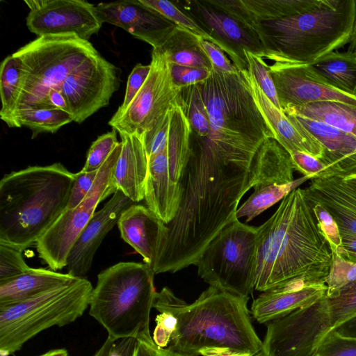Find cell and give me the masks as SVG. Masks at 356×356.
<instances>
[{
    "mask_svg": "<svg viewBox=\"0 0 356 356\" xmlns=\"http://www.w3.org/2000/svg\"><path fill=\"white\" fill-rule=\"evenodd\" d=\"M260 174L258 151L221 152L190 142L181 202L166 225L167 237L154 274L195 265L211 240L236 217L241 199L257 184Z\"/></svg>",
    "mask_w": 356,
    "mask_h": 356,
    "instance_id": "obj_1",
    "label": "cell"
},
{
    "mask_svg": "<svg viewBox=\"0 0 356 356\" xmlns=\"http://www.w3.org/2000/svg\"><path fill=\"white\" fill-rule=\"evenodd\" d=\"M257 229L255 290L264 292L292 281L325 284L333 252L305 188L284 197Z\"/></svg>",
    "mask_w": 356,
    "mask_h": 356,
    "instance_id": "obj_2",
    "label": "cell"
},
{
    "mask_svg": "<svg viewBox=\"0 0 356 356\" xmlns=\"http://www.w3.org/2000/svg\"><path fill=\"white\" fill-rule=\"evenodd\" d=\"M249 297L209 286L188 304L168 288L156 292L153 307L177 319V328L167 348L188 356L204 347L223 346L259 355L263 342L257 336L248 308Z\"/></svg>",
    "mask_w": 356,
    "mask_h": 356,
    "instance_id": "obj_3",
    "label": "cell"
},
{
    "mask_svg": "<svg viewBox=\"0 0 356 356\" xmlns=\"http://www.w3.org/2000/svg\"><path fill=\"white\" fill-rule=\"evenodd\" d=\"M75 177L60 163L5 175L0 181V242L23 250L36 243L67 209Z\"/></svg>",
    "mask_w": 356,
    "mask_h": 356,
    "instance_id": "obj_4",
    "label": "cell"
},
{
    "mask_svg": "<svg viewBox=\"0 0 356 356\" xmlns=\"http://www.w3.org/2000/svg\"><path fill=\"white\" fill-rule=\"evenodd\" d=\"M355 0H319L291 17L246 25L259 39L264 58L309 65L350 42Z\"/></svg>",
    "mask_w": 356,
    "mask_h": 356,
    "instance_id": "obj_5",
    "label": "cell"
},
{
    "mask_svg": "<svg viewBox=\"0 0 356 356\" xmlns=\"http://www.w3.org/2000/svg\"><path fill=\"white\" fill-rule=\"evenodd\" d=\"M154 273L145 264L119 262L102 271L89 301V314L113 339L152 338L149 315Z\"/></svg>",
    "mask_w": 356,
    "mask_h": 356,
    "instance_id": "obj_6",
    "label": "cell"
},
{
    "mask_svg": "<svg viewBox=\"0 0 356 356\" xmlns=\"http://www.w3.org/2000/svg\"><path fill=\"white\" fill-rule=\"evenodd\" d=\"M93 288L85 277H77L35 297L0 307V352L8 355L43 330L62 327L81 317Z\"/></svg>",
    "mask_w": 356,
    "mask_h": 356,
    "instance_id": "obj_7",
    "label": "cell"
},
{
    "mask_svg": "<svg viewBox=\"0 0 356 356\" xmlns=\"http://www.w3.org/2000/svg\"><path fill=\"white\" fill-rule=\"evenodd\" d=\"M97 54L88 40L74 34L38 37L19 49L13 54L22 64L24 79L16 113L26 108H49V92L60 89L72 71Z\"/></svg>",
    "mask_w": 356,
    "mask_h": 356,
    "instance_id": "obj_8",
    "label": "cell"
},
{
    "mask_svg": "<svg viewBox=\"0 0 356 356\" xmlns=\"http://www.w3.org/2000/svg\"><path fill=\"white\" fill-rule=\"evenodd\" d=\"M257 236V227L233 218L200 254L198 275L209 286L249 297L254 289Z\"/></svg>",
    "mask_w": 356,
    "mask_h": 356,
    "instance_id": "obj_9",
    "label": "cell"
},
{
    "mask_svg": "<svg viewBox=\"0 0 356 356\" xmlns=\"http://www.w3.org/2000/svg\"><path fill=\"white\" fill-rule=\"evenodd\" d=\"M191 128L177 99L171 108L168 144L148 158L146 207L168 225L175 218L181 199V179L190 154Z\"/></svg>",
    "mask_w": 356,
    "mask_h": 356,
    "instance_id": "obj_10",
    "label": "cell"
},
{
    "mask_svg": "<svg viewBox=\"0 0 356 356\" xmlns=\"http://www.w3.org/2000/svg\"><path fill=\"white\" fill-rule=\"evenodd\" d=\"M121 147L120 142L99 168L94 184L83 201L74 209H65L36 242L38 257L50 269L56 271L67 266L72 246L94 216L99 203L117 191L113 172Z\"/></svg>",
    "mask_w": 356,
    "mask_h": 356,
    "instance_id": "obj_11",
    "label": "cell"
},
{
    "mask_svg": "<svg viewBox=\"0 0 356 356\" xmlns=\"http://www.w3.org/2000/svg\"><path fill=\"white\" fill-rule=\"evenodd\" d=\"M149 64V74L139 92L123 112H115L108 122L118 133L140 137L177 100L181 88L174 83L170 63L159 47L153 48Z\"/></svg>",
    "mask_w": 356,
    "mask_h": 356,
    "instance_id": "obj_12",
    "label": "cell"
},
{
    "mask_svg": "<svg viewBox=\"0 0 356 356\" xmlns=\"http://www.w3.org/2000/svg\"><path fill=\"white\" fill-rule=\"evenodd\" d=\"M120 72L99 54L88 58L71 72L60 90L74 122H83L109 104L120 87Z\"/></svg>",
    "mask_w": 356,
    "mask_h": 356,
    "instance_id": "obj_13",
    "label": "cell"
},
{
    "mask_svg": "<svg viewBox=\"0 0 356 356\" xmlns=\"http://www.w3.org/2000/svg\"><path fill=\"white\" fill-rule=\"evenodd\" d=\"M179 6L210 35L238 70L248 69L244 51L264 58L265 51L257 37L237 19L207 1H184Z\"/></svg>",
    "mask_w": 356,
    "mask_h": 356,
    "instance_id": "obj_14",
    "label": "cell"
},
{
    "mask_svg": "<svg viewBox=\"0 0 356 356\" xmlns=\"http://www.w3.org/2000/svg\"><path fill=\"white\" fill-rule=\"evenodd\" d=\"M26 17L29 30L38 37L47 35L74 34L88 40L100 30L102 23L95 6L83 0H28Z\"/></svg>",
    "mask_w": 356,
    "mask_h": 356,
    "instance_id": "obj_15",
    "label": "cell"
},
{
    "mask_svg": "<svg viewBox=\"0 0 356 356\" xmlns=\"http://www.w3.org/2000/svg\"><path fill=\"white\" fill-rule=\"evenodd\" d=\"M268 68L282 110L319 102H338L356 106V97L328 86L309 65L273 61Z\"/></svg>",
    "mask_w": 356,
    "mask_h": 356,
    "instance_id": "obj_16",
    "label": "cell"
},
{
    "mask_svg": "<svg viewBox=\"0 0 356 356\" xmlns=\"http://www.w3.org/2000/svg\"><path fill=\"white\" fill-rule=\"evenodd\" d=\"M134 204L122 191H116L103 207L95 213L69 253L66 266L69 274L76 277L86 275L104 238L118 224L122 213Z\"/></svg>",
    "mask_w": 356,
    "mask_h": 356,
    "instance_id": "obj_17",
    "label": "cell"
},
{
    "mask_svg": "<svg viewBox=\"0 0 356 356\" xmlns=\"http://www.w3.org/2000/svg\"><path fill=\"white\" fill-rule=\"evenodd\" d=\"M95 12L102 23L119 26L153 48L159 47L176 26L143 6L138 0L100 3L95 6Z\"/></svg>",
    "mask_w": 356,
    "mask_h": 356,
    "instance_id": "obj_18",
    "label": "cell"
},
{
    "mask_svg": "<svg viewBox=\"0 0 356 356\" xmlns=\"http://www.w3.org/2000/svg\"><path fill=\"white\" fill-rule=\"evenodd\" d=\"M117 225L121 238L154 273L167 237L166 224L146 206L134 204L122 213Z\"/></svg>",
    "mask_w": 356,
    "mask_h": 356,
    "instance_id": "obj_19",
    "label": "cell"
},
{
    "mask_svg": "<svg viewBox=\"0 0 356 356\" xmlns=\"http://www.w3.org/2000/svg\"><path fill=\"white\" fill-rule=\"evenodd\" d=\"M243 74L257 106L272 128L275 139L289 152H301L322 160V145L301 125L277 108L262 91L252 74L248 70Z\"/></svg>",
    "mask_w": 356,
    "mask_h": 356,
    "instance_id": "obj_20",
    "label": "cell"
},
{
    "mask_svg": "<svg viewBox=\"0 0 356 356\" xmlns=\"http://www.w3.org/2000/svg\"><path fill=\"white\" fill-rule=\"evenodd\" d=\"M305 191L332 216L341 239L356 237V188L339 176H323L311 179Z\"/></svg>",
    "mask_w": 356,
    "mask_h": 356,
    "instance_id": "obj_21",
    "label": "cell"
},
{
    "mask_svg": "<svg viewBox=\"0 0 356 356\" xmlns=\"http://www.w3.org/2000/svg\"><path fill=\"white\" fill-rule=\"evenodd\" d=\"M284 113L301 125L323 147L324 154L321 161L325 166V170L316 177H342L356 170L355 136L321 122Z\"/></svg>",
    "mask_w": 356,
    "mask_h": 356,
    "instance_id": "obj_22",
    "label": "cell"
},
{
    "mask_svg": "<svg viewBox=\"0 0 356 356\" xmlns=\"http://www.w3.org/2000/svg\"><path fill=\"white\" fill-rule=\"evenodd\" d=\"M119 134L122 147L113 169V181L117 191L137 203L145 198L148 158L140 137Z\"/></svg>",
    "mask_w": 356,
    "mask_h": 356,
    "instance_id": "obj_23",
    "label": "cell"
},
{
    "mask_svg": "<svg viewBox=\"0 0 356 356\" xmlns=\"http://www.w3.org/2000/svg\"><path fill=\"white\" fill-rule=\"evenodd\" d=\"M245 26L250 23L280 19L305 13L319 0H207Z\"/></svg>",
    "mask_w": 356,
    "mask_h": 356,
    "instance_id": "obj_24",
    "label": "cell"
},
{
    "mask_svg": "<svg viewBox=\"0 0 356 356\" xmlns=\"http://www.w3.org/2000/svg\"><path fill=\"white\" fill-rule=\"evenodd\" d=\"M326 291L325 284L293 290L278 286L264 291L256 298L252 304L250 313L259 323L266 324L315 303Z\"/></svg>",
    "mask_w": 356,
    "mask_h": 356,
    "instance_id": "obj_25",
    "label": "cell"
},
{
    "mask_svg": "<svg viewBox=\"0 0 356 356\" xmlns=\"http://www.w3.org/2000/svg\"><path fill=\"white\" fill-rule=\"evenodd\" d=\"M76 278L68 273L31 268L17 277L0 282V307L31 298Z\"/></svg>",
    "mask_w": 356,
    "mask_h": 356,
    "instance_id": "obj_26",
    "label": "cell"
},
{
    "mask_svg": "<svg viewBox=\"0 0 356 356\" xmlns=\"http://www.w3.org/2000/svg\"><path fill=\"white\" fill-rule=\"evenodd\" d=\"M309 65L328 86L356 97V54L333 51Z\"/></svg>",
    "mask_w": 356,
    "mask_h": 356,
    "instance_id": "obj_27",
    "label": "cell"
},
{
    "mask_svg": "<svg viewBox=\"0 0 356 356\" xmlns=\"http://www.w3.org/2000/svg\"><path fill=\"white\" fill-rule=\"evenodd\" d=\"M199 37L187 29L175 26L159 47L171 64L212 71L213 66L200 44Z\"/></svg>",
    "mask_w": 356,
    "mask_h": 356,
    "instance_id": "obj_28",
    "label": "cell"
},
{
    "mask_svg": "<svg viewBox=\"0 0 356 356\" xmlns=\"http://www.w3.org/2000/svg\"><path fill=\"white\" fill-rule=\"evenodd\" d=\"M284 113L307 118L356 136V106L338 102H319L288 107Z\"/></svg>",
    "mask_w": 356,
    "mask_h": 356,
    "instance_id": "obj_29",
    "label": "cell"
},
{
    "mask_svg": "<svg viewBox=\"0 0 356 356\" xmlns=\"http://www.w3.org/2000/svg\"><path fill=\"white\" fill-rule=\"evenodd\" d=\"M308 179L307 177L302 176L291 183L280 184L269 178L268 175L263 174L257 184L254 186V192L237 209L236 218L245 217V222H250Z\"/></svg>",
    "mask_w": 356,
    "mask_h": 356,
    "instance_id": "obj_30",
    "label": "cell"
},
{
    "mask_svg": "<svg viewBox=\"0 0 356 356\" xmlns=\"http://www.w3.org/2000/svg\"><path fill=\"white\" fill-rule=\"evenodd\" d=\"M24 79V70L20 60L13 54L8 56L0 65V118L10 128H17L15 113L23 89Z\"/></svg>",
    "mask_w": 356,
    "mask_h": 356,
    "instance_id": "obj_31",
    "label": "cell"
},
{
    "mask_svg": "<svg viewBox=\"0 0 356 356\" xmlns=\"http://www.w3.org/2000/svg\"><path fill=\"white\" fill-rule=\"evenodd\" d=\"M17 128L25 126L32 131L31 138L43 132L55 133L61 127L73 121L72 115L53 108H26L17 111Z\"/></svg>",
    "mask_w": 356,
    "mask_h": 356,
    "instance_id": "obj_32",
    "label": "cell"
},
{
    "mask_svg": "<svg viewBox=\"0 0 356 356\" xmlns=\"http://www.w3.org/2000/svg\"><path fill=\"white\" fill-rule=\"evenodd\" d=\"M177 101L182 107L191 128V134L205 137L210 130L209 115L197 84L181 88Z\"/></svg>",
    "mask_w": 356,
    "mask_h": 356,
    "instance_id": "obj_33",
    "label": "cell"
},
{
    "mask_svg": "<svg viewBox=\"0 0 356 356\" xmlns=\"http://www.w3.org/2000/svg\"><path fill=\"white\" fill-rule=\"evenodd\" d=\"M138 1L173 24L187 29L197 36L213 42L210 35L175 3L167 0H138Z\"/></svg>",
    "mask_w": 356,
    "mask_h": 356,
    "instance_id": "obj_34",
    "label": "cell"
},
{
    "mask_svg": "<svg viewBox=\"0 0 356 356\" xmlns=\"http://www.w3.org/2000/svg\"><path fill=\"white\" fill-rule=\"evenodd\" d=\"M119 143L117 140V131L114 129L99 136L89 148L86 163L81 170H99Z\"/></svg>",
    "mask_w": 356,
    "mask_h": 356,
    "instance_id": "obj_35",
    "label": "cell"
},
{
    "mask_svg": "<svg viewBox=\"0 0 356 356\" xmlns=\"http://www.w3.org/2000/svg\"><path fill=\"white\" fill-rule=\"evenodd\" d=\"M248 63V70L252 74L259 87L280 110H282L277 91L265 59L250 51H244Z\"/></svg>",
    "mask_w": 356,
    "mask_h": 356,
    "instance_id": "obj_36",
    "label": "cell"
},
{
    "mask_svg": "<svg viewBox=\"0 0 356 356\" xmlns=\"http://www.w3.org/2000/svg\"><path fill=\"white\" fill-rule=\"evenodd\" d=\"M19 247L0 242V282L20 275L31 268Z\"/></svg>",
    "mask_w": 356,
    "mask_h": 356,
    "instance_id": "obj_37",
    "label": "cell"
},
{
    "mask_svg": "<svg viewBox=\"0 0 356 356\" xmlns=\"http://www.w3.org/2000/svg\"><path fill=\"white\" fill-rule=\"evenodd\" d=\"M171 108L150 130L140 136L147 158L162 152L168 146Z\"/></svg>",
    "mask_w": 356,
    "mask_h": 356,
    "instance_id": "obj_38",
    "label": "cell"
},
{
    "mask_svg": "<svg viewBox=\"0 0 356 356\" xmlns=\"http://www.w3.org/2000/svg\"><path fill=\"white\" fill-rule=\"evenodd\" d=\"M318 356H356V338L329 332L314 352Z\"/></svg>",
    "mask_w": 356,
    "mask_h": 356,
    "instance_id": "obj_39",
    "label": "cell"
},
{
    "mask_svg": "<svg viewBox=\"0 0 356 356\" xmlns=\"http://www.w3.org/2000/svg\"><path fill=\"white\" fill-rule=\"evenodd\" d=\"M199 42L209 59L213 70L229 74H236L239 71L226 54L216 44L201 37H199Z\"/></svg>",
    "mask_w": 356,
    "mask_h": 356,
    "instance_id": "obj_40",
    "label": "cell"
},
{
    "mask_svg": "<svg viewBox=\"0 0 356 356\" xmlns=\"http://www.w3.org/2000/svg\"><path fill=\"white\" fill-rule=\"evenodd\" d=\"M98 171L81 170L76 173L66 209H74L83 201L94 184Z\"/></svg>",
    "mask_w": 356,
    "mask_h": 356,
    "instance_id": "obj_41",
    "label": "cell"
},
{
    "mask_svg": "<svg viewBox=\"0 0 356 356\" xmlns=\"http://www.w3.org/2000/svg\"><path fill=\"white\" fill-rule=\"evenodd\" d=\"M153 341L159 347L166 348L177 328V319L171 313L163 312L155 319Z\"/></svg>",
    "mask_w": 356,
    "mask_h": 356,
    "instance_id": "obj_42",
    "label": "cell"
},
{
    "mask_svg": "<svg viewBox=\"0 0 356 356\" xmlns=\"http://www.w3.org/2000/svg\"><path fill=\"white\" fill-rule=\"evenodd\" d=\"M151 70L150 64L144 65L138 63L130 73L126 88L124 99L116 113L123 112L139 92L146 81Z\"/></svg>",
    "mask_w": 356,
    "mask_h": 356,
    "instance_id": "obj_43",
    "label": "cell"
},
{
    "mask_svg": "<svg viewBox=\"0 0 356 356\" xmlns=\"http://www.w3.org/2000/svg\"><path fill=\"white\" fill-rule=\"evenodd\" d=\"M170 71L174 83L180 88L196 84L205 80L211 72L204 68L171 63Z\"/></svg>",
    "mask_w": 356,
    "mask_h": 356,
    "instance_id": "obj_44",
    "label": "cell"
},
{
    "mask_svg": "<svg viewBox=\"0 0 356 356\" xmlns=\"http://www.w3.org/2000/svg\"><path fill=\"white\" fill-rule=\"evenodd\" d=\"M312 204L322 231L330 243L332 252H337L341 246V238L335 220L321 205L314 202Z\"/></svg>",
    "mask_w": 356,
    "mask_h": 356,
    "instance_id": "obj_45",
    "label": "cell"
},
{
    "mask_svg": "<svg viewBox=\"0 0 356 356\" xmlns=\"http://www.w3.org/2000/svg\"><path fill=\"white\" fill-rule=\"evenodd\" d=\"M138 340L135 338L108 337L94 356H134Z\"/></svg>",
    "mask_w": 356,
    "mask_h": 356,
    "instance_id": "obj_46",
    "label": "cell"
},
{
    "mask_svg": "<svg viewBox=\"0 0 356 356\" xmlns=\"http://www.w3.org/2000/svg\"><path fill=\"white\" fill-rule=\"evenodd\" d=\"M294 170L309 179L316 177L325 170L324 164L317 158L301 152L290 153Z\"/></svg>",
    "mask_w": 356,
    "mask_h": 356,
    "instance_id": "obj_47",
    "label": "cell"
},
{
    "mask_svg": "<svg viewBox=\"0 0 356 356\" xmlns=\"http://www.w3.org/2000/svg\"><path fill=\"white\" fill-rule=\"evenodd\" d=\"M134 356H188L158 346L153 339L138 341Z\"/></svg>",
    "mask_w": 356,
    "mask_h": 356,
    "instance_id": "obj_48",
    "label": "cell"
},
{
    "mask_svg": "<svg viewBox=\"0 0 356 356\" xmlns=\"http://www.w3.org/2000/svg\"><path fill=\"white\" fill-rule=\"evenodd\" d=\"M199 355L202 356H254L248 353L223 346L204 347L199 350Z\"/></svg>",
    "mask_w": 356,
    "mask_h": 356,
    "instance_id": "obj_49",
    "label": "cell"
},
{
    "mask_svg": "<svg viewBox=\"0 0 356 356\" xmlns=\"http://www.w3.org/2000/svg\"><path fill=\"white\" fill-rule=\"evenodd\" d=\"M47 104L49 108H58L70 113L67 103L60 89L52 90L49 92L47 97Z\"/></svg>",
    "mask_w": 356,
    "mask_h": 356,
    "instance_id": "obj_50",
    "label": "cell"
},
{
    "mask_svg": "<svg viewBox=\"0 0 356 356\" xmlns=\"http://www.w3.org/2000/svg\"><path fill=\"white\" fill-rule=\"evenodd\" d=\"M333 330L341 335L356 338V316L343 322Z\"/></svg>",
    "mask_w": 356,
    "mask_h": 356,
    "instance_id": "obj_51",
    "label": "cell"
},
{
    "mask_svg": "<svg viewBox=\"0 0 356 356\" xmlns=\"http://www.w3.org/2000/svg\"><path fill=\"white\" fill-rule=\"evenodd\" d=\"M356 3V0H355ZM349 47L348 48V51H352L355 54H356V9H355V22L353 29L352 35L350 37V42H349Z\"/></svg>",
    "mask_w": 356,
    "mask_h": 356,
    "instance_id": "obj_52",
    "label": "cell"
},
{
    "mask_svg": "<svg viewBox=\"0 0 356 356\" xmlns=\"http://www.w3.org/2000/svg\"><path fill=\"white\" fill-rule=\"evenodd\" d=\"M39 356H68V353L65 348H58L49 350Z\"/></svg>",
    "mask_w": 356,
    "mask_h": 356,
    "instance_id": "obj_53",
    "label": "cell"
},
{
    "mask_svg": "<svg viewBox=\"0 0 356 356\" xmlns=\"http://www.w3.org/2000/svg\"><path fill=\"white\" fill-rule=\"evenodd\" d=\"M346 183L356 188V175H350L341 177Z\"/></svg>",
    "mask_w": 356,
    "mask_h": 356,
    "instance_id": "obj_54",
    "label": "cell"
},
{
    "mask_svg": "<svg viewBox=\"0 0 356 356\" xmlns=\"http://www.w3.org/2000/svg\"><path fill=\"white\" fill-rule=\"evenodd\" d=\"M356 175V170H355L353 172H352L351 174H350L348 175Z\"/></svg>",
    "mask_w": 356,
    "mask_h": 356,
    "instance_id": "obj_55",
    "label": "cell"
},
{
    "mask_svg": "<svg viewBox=\"0 0 356 356\" xmlns=\"http://www.w3.org/2000/svg\"><path fill=\"white\" fill-rule=\"evenodd\" d=\"M312 356H318V355L315 353H314Z\"/></svg>",
    "mask_w": 356,
    "mask_h": 356,
    "instance_id": "obj_56",
    "label": "cell"
},
{
    "mask_svg": "<svg viewBox=\"0 0 356 356\" xmlns=\"http://www.w3.org/2000/svg\"><path fill=\"white\" fill-rule=\"evenodd\" d=\"M257 356H261V355L259 354V355H257Z\"/></svg>",
    "mask_w": 356,
    "mask_h": 356,
    "instance_id": "obj_57",
    "label": "cell"
},
{
    "mask_svg": "<svg viewBox=\"0 0 356 356\" xmlns=\"http://www.w3.org/2000/svg\"><path fill=\"white\" fill-rule=\"evenodd\" d=\"M262 356V355H261Z\"/></svg>",
    "mask_w": 356,
    "mask_h": 356,
    "instance_id": "obj_58",
    "label": "cell"
}]
</instances>
